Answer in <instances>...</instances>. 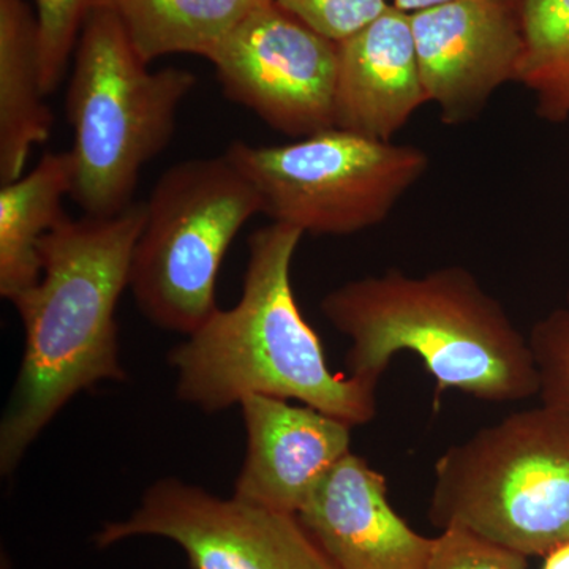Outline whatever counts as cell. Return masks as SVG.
<instances>
[{
    "instance_id": "cell-18",
    "label": "cell",
    "mask_w": 569,
    "mask_h": 569,
    "mask_svg": "<svg viewBox=\"0 0 569 569\" xmlns=\"http://www.w3.org/2000/svg\"><path fill=\"white\" fill-rule=\"evenodd\" d=\"M529 342L537 365L541 403L569 415V290L563 305L531 328Z\"/></svg>"
},
{
    "instance_id": "cell-15",
    "label": "cell",
    "mask_w": 569,
    "mask_h": 569,
    "mask_svg": "<svg viewBox=\"0 0 569 569\" xmlns=\"http://www.w3.org/2000/svg\"><path fill=\"white\" fill-rule=\"evenodd\" d=\"M73 187L69 151L47 152L17 181L0 189V295L10 299L39 282L40 242L67 212Z\"/></svg>"
},
{
    "instance_id": "cell-3",
    "label": "cell",
    "mask_w": 569,
    "mask_h": 569,
    "mask_svg": "<svg viewBox=\"0 0 569 569\" xmlns=\"http://www.w3.org/2000/svg\"><path fill=\"white\" fill-rule=\"evenodd\" d=\"M321 312L351 340L348 376L380 383L392 358L411 351L437 383L488 402L538 396L529 337L462 266L425 276L389 269L325 296Z\"/></svg>"
},
{
    "instance_id": "cell-14",
    "label": "cell",
    "mask_w": 569,
    "mask_h": 569,
    "mask_svg": "<svg viewBox=\"0 0 569 569\" xmlns=\"http://www.w3.org/2000/svg\"><path fill=\"white\" fill-rule=\"evenodd\" d=\"M41 69L40 28L28 0H0V181L24 174L52 130Z\"/></svg>"
},
{
    "instance_id": "cell-22",
    "label": "cell",
    "mask_w": 569,
    "mask_h": 569,
    "mask_svg": "<svg viewBox=\"0 0 569 569\" xmlns=\"http://www.w3.org/2000/svg\"><path fill=\"white\" fill-rule=\"evenodd\" d=\"M452 2V0H395L392 7L403 11V13L413 14L418 11L433 9V7L443 6V3Z\"/></svg>"
},
{
    "instance_id": "cell-5",
    "label": "cell",
    "mask_w": 569,
    "mask_h": 569,
    "mask_svg": "<svg viewBox=\"0 0 569 569\" xmlns=\"http://www.w3.org/2000/svg\"><path fill=\"white\" fill-rule=\"evenodd\" d=\"M429 519L526 557L569 541V415L541 403L449 447L433 468Z\"/></svg>"
},
{
    "instance_id": "cell-21",
    "label": "cell",
    "mask_w": 569,
    "mask_h": 569,
    "mask_svg": "<svg viewBox=\"0 0 569 569\" xmlns=\"http://www.w3.org/2000/svg\"><path fill=\"white\" fill-rule=\"evenodd\" d=\"M317 32L342 41L389 9L387 0H276Z\"/></svg>"
},
{
    "instance_id": "cell-7",
    "label": "cell",
    "mask_w": 569,
    "mask_h": 569,
    "mask_svg": "<svg viewBox=\"0 0 569 569\" xmlns=\"http://www.w3.org/2000/svg\"><path fill=\"white\" fill-rule=\"evenodd\" d=\"M224 156L253 183L272 222L313 236L377 227L425 176V149L342 129L283 146L236 140Z\"/></svg>"
},
{
    "instance_id": "cell-6",
    "label": "cell",
    "mask_w": 569,
    "mask_h": 569,
    "mask_svg": "<svg viewBox=\"0 0 569 569\" xmlns=\"http://www.w3.org/2000/svg\"><path fill=\"white\" fill-rule=\"evenodd\" d=\"M144 203L129 288L151 323L190 336L219 309L220 266L242 227L263 213L260 194L223 153L168 168Z\"/></svg>"
},
{
    "instance_id": "cell-12",
    "label": "cell",
    "mask_w": 569,
    "mask_h": 569,
    "mask_svg": "<svg viewBox=\"0 0 569 569\" xmlns=\"http://www.w3.org/2000/svg\"><path fill=\"white\" fill-rule=\"evenodd\" d=\"M298 518L337 569L429 568L436 538L397 515L387 478L351 451L318 482Z\"/></svg>"
},
{
    "instance_id": "cell-4",
    "label": "cell",
    "mask_w": 569,
    "mask_h": 569,
    "mask_svg": "<svg viewBox=\"0 0 569 569\" xmlns=\"http://www.w3.org/2000/svg\"><path fill=\"white\" fill-rule=\"evenodd\" d=\"M194 86L190 70L149 69L114 11L92 0L66 97L70 197L84 216H118L134 203L142 168L173 140L179 108Z\"/></svg>"
},
{
    "instance_id": "cell-16",
    "label": "cell",
    "mask_w": 569,
    "mask_h": 569,
    "mask_svg": "<svg viewBox=\"0 0 569 569\" xmlns=\"http://www.w3.org/2000/svg\"><path fill=\"white\" fill-rule=\"evenodd\" d=\"M146 63L173 54L208 59L250 11L271 0H103Z\"/></svg>"
},
{
    "instance_id": "cell-23",
    "label": "cell",
    "mask_w": 569,
    "mask_h": 569,
    "mask_svg": "<svg viewBox=\"0 0 569 569\" xmlns=\"http://www.w3.org/2000/svg\"><path fill=\"white\" fill-rule=\"evenodd\" d=\"M542 569H569V541L550 550L545 557V567Z\"/></svg>"
},
{
    "instance_id": "cell-8",
    "label": "cell",
    "mask_w": 569,
    "mask_h": 569,
    "mask_svg": "<svg viewBox=\"0 0 569 569\" xmlns=\"http://www.w3.org/2000/svg\"><path fill=\"white\" fill-rule=\"evenodd\" d=\"M170 539L192 569H337L298 515L222 498L178 478L146 490L129 518L97 531V548L126 539Z\"/></svg>"
},
{
    "instance_id": "cell-2",
    "label": "cell",
    "mask_w": 569,
    "mask_h": 569,
    "mask_svg": "<svg viewBox=\"0 0 569 569\" xmlns=\"http://www.w3.org/2000/svg\"><path fill=\"white\" fill-rule=\"evenodd\" d=\"M302 233L272 222L249 238L242 295L217 309L168 355L176 396L204 413L241 406L249 396L298 400L351 427L378 413L376 381L331 372L291 284Z\"/></svg>"
},
{
    "instance_id": "cell-20",
    "label": "cell",
    "mask_w": 569,
    "mask_h": 569,
    "mask_svg": "<svg viewBox=\"0 0 569 569\" xmlns=\"http://www.w3.org/2000/svg\"><path fill=\"white\" fill-rule=\"evenodd\" d=\"M427 569H529V557L467 530H441Z\"/></svg>"
},
{
    "instance_id": "cell-13",
    "label": "cell",
    "mask_w": 569,
    "mask_h": 569,
    "mask_svg": "<svg viewBox=\"0 0 569 569\" xmlns=\"http://www.w3.org/2000/svg\"><path fill=\"white\" fill-rule=\"evenodd\" d=\"M337 54L335 129L391 141L427 103L410 14L389 6Z\"/></svg>"
},
{
    "instance_id": "cell-17",
    "label": "cell",
    "mask_w": 569,
    "mask_h": 569,
    "mask_svg": "<svg viewBox=\"0 0 569 569\" xmlns=\"http://www.w3.org/2000/svg\"><path fill=\"white\" fill-rule=\"evenodd\" d=\"M523 50L518 82L535 93L539 118L569 119V0H519Z\"/></svg>"
},
{
    "instance_id": "cell-10",
    "label": "cell",
    "mask_w": 569,
    "mask_h": 569,
    "mask_svg": "<svg viewBox=\"0 0 569 569\" xmlns=\"http://www.w3.org/2000/svg\"><path fill=\"white\" fill-rule=\"evenodd\" d=\"M410 20L427 102L448 126L473 121L500 86L518 80L519 0H452Z\"/></svg>"
},
{
    "instance_id": "cell-11",
    "label": "cell",
    "mask_w": 569,
    "mask_h": 569,
    "mask_svg": "<svg viewBox=\"0 0 569 569\" xmlns=\"http://www.w3.org/2000/svg\"><path fill=\"white\" fill-rule=\"evenodd\" d=\"M239 407L246 456L233 496L298 515L318 482L350 452L353 427L277 397L249 396Z\"/></svg>"
},
{
    "instance_id": "cell-1",
    "label": "cell",
    "mask_w": 569,
    "mask_h": 569,
    "mask_svg": "<svg viewBox=\"0 0 569 569\" xmlns=\"http://www.w3.org/2000/svg\"><path fill=\"white\" fill-rule=\"evenodd\" d=\"M144 220V201L112 217L67 213L41 239L39 282L10 299L26 346L0 425L2 475L17 470L74 396L126 380L116 309Z\"/></svg>"
},
{
    "instance_id": "cell-9",
    "label": "cell",
    "mask_w": 569,
    "mask_h": 569,
    "mask_svg": "<svg viewBox=\"0 0 569 569\" xmlns=\"http://www.w3.org/2000/svg\"><path fill=\"white\" fill-rule=\"evenodd\" d=\"M208 61L231 102L290 138L335 129L337 41L276 0L242 18Z\"/></svg>"
},
{
    "instance_id": "cell-19",
    "label": "cell",
    "mask_w": 569,
    "mask_h": 569,
    "mask_svg": "<svg viewBox=\"0 0 569 569\" xmlns=\"http://www.w3.org/2000/svg\"><path fill=\"white\" fill-rule=\"evenodd\" d=\"M92 0H33L40 28L41 69L47 93L56 91L69 69Z\"/></svg>"
}]
</instances>
